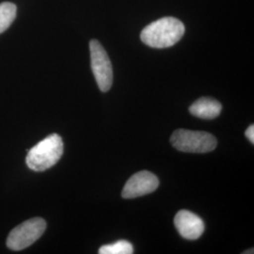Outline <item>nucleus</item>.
<instances>
[{"label":"nucleus","instance_id":"nucleus-4","mask_svg":"<svg viewBox=\"0 0 254 254\" xmlns=\"http://www.w3.org/2000/svg\"><path fill=\"white\" fill-rule=\"evenodd\" d=\"M46 229V222L44 218L26 220L11 230L7 239V246L12 251H22L35 243Z\"/></svg>","mask_w":254,"mask_h":254},{"label":"nucleus","instance_id":"nucleus-2","mask_svg":"<svg viewBox=\"0 0 254 254\" xmlns=\"http://www.w3.org/2000/svg\"><path fill=\"white\" fill-rule=\"evenodd\" d=\"M63 154V138L58 134H52L28 151L26 162L32 171L44 172L58 163Z\"/></svg>","mask_w":254,"mask_h":254},{"label":"nucleus","instance_id":"nucleus-3","mask_svg":"<svg viewBox=\"0 0 254 254\" xmlns=\"http://www.w3.org/2000/svg\"><path fill=\"white\" fill-rule=\"evenodd\" d=\"M171 143L184 153L203 154L214 151L218 145L216 137L207 132L177 129L171 136Z\"/></svg>","mask_w":254,"mask_h":254},{"label":"nucleus","instance_id":"nucleus-5","mask_svg":"<svg viewBox=\"0 0 254 254\" xmlns=\"http://www.w3.org/2000/svg\"><path fill=\"white\" fill-rule=\"evenodd\" d=\"M91 63L92 73L101 91H109L113 82L112 64L108 53L97 40L90 42Z\"/></svg>","mask_w":254,"mask_h":254},{"label":"nucleus","instance_id":"nucleus-6","mask_svg":"<svg viewBox=\"0 0 254 254\" xmlns=\"http://www.w3.org/2000/svg\"><path fill=\"white\" fill-rule=\"evenodd\" d=\"M159 186V180L154 173L142 171L136 173L127 182L122 196L125 199H134L154 192Z\"/></svg>","mask_w":254,"mask_h":254},{"label":"nucleus","instance_id":"nucleus-11","mask_svg":"<svg viewBox=\"0 0 254 254\" xmlns=\"http://www.w3.org/2000/svg\"><path fill=\"white\" fill-rule=\"evenodd\" d=\"M245 135L248 139L254 144V126L252 125L250 127H248V129L246 130Z\"/></svg>","mask_w":254,"mask_h":254},{"label":"nucleus","instance_id":"nucleus-1","mask_svg":"<svg viewBox=\"0 0 254 254\" xmlns=\"http://www.w3.org/2000/svg\"><path fill=\"white\" fill-rule=\"evenodd\" d=\"M185 34V26L174 17L158 19L143 28L140 39L146 46L167 48L177 44Z\"/></svg>","mask_w":254,"mask_h":254},{"label":"nucleus","instance_id":"nucleus-8","mask_svg":"<svg viewBox=\"0 0 254 254\" xmlns=\"http://www.w3.org/2000/svg\"><path fill=\"white\" fill-rule=\"evenodd\" d=\"M221 109L222 107L218 101L209 97H202L191 105L190 112L195 117L212 120L218 117Z\"/></svg>","mask_w":254,"mask_h":254},{"label":"nucleus","instance_id":"nucleus-10","mask_svg":"<svg viewBox=\"0 0 254 254\" xmlns=\"http://www.w3.org/2000/svg\"><path fill=\"white\" fill-rule=\"evenodd\" d=\"M100 254H132L133 246L127 240H120L110 245H104L99 249Z\"/></svg>","mask_w":254,"mask_h":254},{"label":"nucleus","instance_id":"nucleus-7","mask_svg":"<svg viewBox=\"0 0 254 254\" xmlns=\"http://www.w3.org/2000/svg\"><path fill=\"white\" fill-rule=\"evenodd\" d=\"M174 225L180 236L189 240L200 238L204 232L202 219L188 210H181L176 214Z\"/></svg>","mask_w":254,"mask_h":254},{"label":"nucleus","instance_id":"nucleus-9","mask_svg":"<svg viewBox=\"0 0 254 254\" xmlns=\"http://www.w3.org/2000/svg\"><path fill=\"white\" fill-rule=\"evenodd\" d=\"M16 6L13 3L0 4V34L9 28L16 17Z\"/></svg>","mask_w":254,"mask_h":254}]
</instances>
